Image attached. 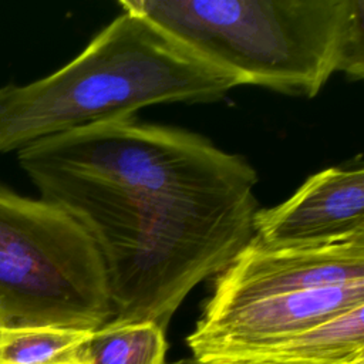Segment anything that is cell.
I'll return each mask as SVG.
<instances>
[{"instance_id":"6","label":"cell","mask_w":364,"mask_h":364,"mask_svg":"<svg viewBox=\"0 0 364 364\" xmlns=\"http://www.w3.org/2000/svg\"><path fill=\"white\" fill-rule=\"evenodd\" d=\"M364 304V280L276 294L203 311L186 337L192 357L264 344L314 327Z\"/></svg>"},{"instance_id":"3","label":"cell","mask_w":364,"mask_h":364,"mask_svg":"<svg viewBox=\"0 0 364 364\" xmlns=\"http://www.w3.org/2000/svg\"><path fill=\"white\" fill-rule=\"evenodd\" d=\"M242 84L317 95L364 75V0H121Z\"/></svg>"},{"instance_id":"9","label":"cell","mask_w":364,"mask_h":364,"mask_svg":"<svg viewBox=\"0 0 364 364\" xmlns=\"http://www.w3.org/2000/svg\"><path fill=\"white\" fill-rule=\"evenodd\" d=\"M165 330L154 323H131L92 331L80 357L85 364H165Z\"/></svg>"},{"instance_id":"11","label":"cell","mask_w":364,"mask_h":364,"mask_svg":"<svg viewBox=\"0 0 364 364\" xmlns=\"http://www.w3.org/2000/svg\"><path fill=\"white\" fill-rule=\"evenodd\" d=\"M165 364H213V363H208V361H200L192 355L189 357H182V358H178V360H173V361H165Z\"/></svg>"},{"instance_id":"1","label":"cell","mask_w":364,"mask_h":364,"mask_svg":"<svg viewBox=\"0 0 364 364\" xmlns=\"http://www.w3.org/2000/svg\"><path fill=\"white\" fill-rule=\"evenodd\" d=\"M17 159L40 198L97 245L107 324L166 330L186 296L253 237L256 171L185 129L107 119L37 139Z\"/></svg>"},{"instance_id":"8","label":"cell","mask_w":364,"mask_h":364,"mask_svg":"<svg viewBox=\"0 0 364 364\" xmlns=\"http://www.w3.org/2000/svg\"><path fill=\"white\" fill-rule=\"evenodd\" d=\"M213 364H364V304L264 344L210 355Z\"/></svg>"},{"instance_id":"10","label":"cell","mask_w":364,"mask_h":364,"mask_svg":"<svg viewBox=\"0 0 364 364\" xmlns=\"http://www.w3.org/2000/svg\"><path fill=\"white\" fill-rule=\"evenodd\" d=\"M92 331L0 327V364H61L80 357Z\"/></svg>"},{"instance_id":"12","label":"cell","mask_w":364,"mask_h":364,"mask_svg":"<svg viewBox=\"0 0 364 364\" xmlns=\"http://www.w3.org/2000/svg\"><path fill=\"white\" fill-rule=\"evenodd\" d=\"M61 364H85V361H84L81 357H78V358H75V360L65 361V363H61Z\"/></svg>"},{"instance_id":"7","label":"cell","mask_w":364,"mask_h":364,"mask_svg":"<svg viewBox=\"0 0 364 364\" xmlns=\"http://www.w3.org/2000/svg\"><path fill=\"white\" fill-rule=\"evenodd\" d=\"M253 237L269 247L317 246L364 235V169L331 166L284 202L253 215Z\"/></svg>"},{"instance_id":"4","label":"cell","mask_w":364,"mask_h":364,"mask_svg":"<svg viewBox=\"0 0 364 364\" xmlns=\"http://www.w3.org/2000/svg\"><path fill=\"white\" fill-rule=\"evenodd\" d=\"M112 316L102 257L61 208L0 186V327L95 331Z\"/></svg>"},{"instance_id":"5","label":"cell","mask_w":364,"mask_h":364,"mask_svg":"<svg viewBox=\"0 0 364 364\" xmlns=\"http://www.w3.org/2000/svg\"><path fill=\"white\" fill-rule=\"evenodd\" d=\"M363 280L364 235L297 247H269L252 237L218 274L203 311Z\"/></svg>"},{"instance_id":"2","label":"cell","mask_w":364,"mask_h":364,"mask_svg":"<svg viewBox=\"0 0 364 364\" xmlns=\"http://www.w3.org/2000/svg\"><path fill=\"white\" fill-rule=\"evenodd\" d=\"M243 85L144 16L122 9L53 74L0 88V154L144 107L212 102Z\"/></svg>"}]
</instances>
